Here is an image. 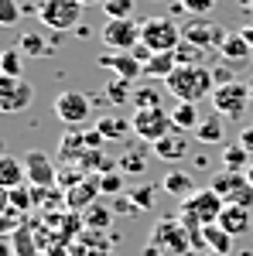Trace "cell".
Masks as SVG:
<instances>
[{
    "instance_id": "obj_6",
    "label": "cell",
    "mask_w": 253,
    "mask_h": 256,
    "mask_svg": "<svg viewBox=\"0 0 253 256\" xmlns=\"http://www.w3.org/2000/svg\"><path fill=\"white\" fill-rule=\"evenodd\" d=\"M140 41L151 52H175L181 44V28L171 18H151L140 24Z\"/></svg>"
},
{
    "instance_id": "obj_22",
    "label": "cell",
    "mask_w": 253,
    "mask_h": 256,
    "mask_svg": "<svg viewBox=\"0 0 253 256\" xmlns=\"http://www.w3.org/2000/svg\"><path fill=\"white\" fill-rule=\"evenodd\" d=\"M219 160H222V171H236V174H246V168L253 164L250 150H246L243 144H229V147H222Z\"/></svg>"
},
{
    "instance_id": "obj_26",
    "label": "cell",
    "mask_w": 253,
    "mask_h": 256,
    "mask_svg": "<svg viewBox=\"0 0 253 256\" xmlns=\"http://www.w3.org/2000/svg\"><path fill=\"white\" fill-rule=\"evenodd\" d=\"M171 120H175V130H178V134H188V130H195V126L202 123V116H198V106H195V102H175Z\"/></svg>"
},
{
    "instance_id": "obj_41",
    "label": "cell",
    "mask_w": 253,
    "mask_h": 256,
    "mask_svg": "<svg viewBox=\"0 0 253 256\" xmlns=\"http://www.w3.org/2000/svg\"><path fill=\"white\" fill-rule=\"evenodd\" d=\"M144 168H147V158H140V154H123L120 158V171H127V174H144Z\"/></svg>"
},
{
    "instance_id": "obj_39",
    "label": "cell",
    "mask_w": 253,
    "mask_h": 256,
    "mask_svg": "<svg viewBox=\"0 0 253 256\" xmlns=\"http://www.w3.org/2000/svg\"><path fill=\"white\" fill-rule=\"evenodd\" d=\"M21 14H24V7H18L14 0H0V24L4 28H14L21 20Z\"/></svg>"
},
{
    "instance_id": "obj_19",
    "label": "cell",
    "mask_w": 253,
    "mask_h": 256,
    "mask_svg": "<svg viewBox=\"0 0 253 256\" xmlns=\"http://www.w3.org/2000/svg\"><path fill=\"white\" fill-rule=\"evenodd\" d=\"M21 52L28 55V58H48V55H55V44H59V34L52 41H45L38 31H28V34H21Z\"/></svg>"
},
{
    "instance_id": "obj_46",
    "label": "cell",
    "mask_w": 253,
    "mask_h": 256,
    "mask_svg": "<svg viewBox=\"0 0 253 256\" xmlns=\"http://www.w3.org/2000/svg\"><path fill=\"white\" fill-rule=\"evenodd\" d=\"M151 55H154V52H151V48H147V44H144V41H140V44H137V48H134V58L140 62V65H144V62L151 58Z\"/></svg>"
},
{
    "instance_id": "obj_15",
    "label": "cell",
    "mask_w": 253,
    "mask_h": 256,
    "mask_svg": "<svg viewBox=\"0 0 253 256\" xmlns=\"http://www.w3.org/2000/svg\"><path fill=\"white\" fill-rule=\"evenodd\" d=\"M96 195H99V178L96 174H89V178H82L79 184H72L69 188V195H65V205L69 208H93L96 205Z\"/></svg>"
},
{
    "instance_id": "obj_14",
    "label": "cell",
    "mask_w": 253,
    "mask_h": 256,
    "mask_svg": "<svg viewBox=\"0 0 253 256\" xmlns=\"http://www.w3.org/2000/svg\"><path fill=\"white\" fill-rule=\"evenodd\" d=\"M99 68H110L117 79H127V82H137L144 76V65L134 58V52H103L96 58Z\"/></svg>"
},
{
    "instance_id": "obj_10",
    "label": "cell",
    "mask_w": 253,
    "mask_h": 256,
    "mask_svg": "<svg viewBox=\"0 0 253 256\" xmlns=\"http://www.w3.org/2000/svg\"><path fill=\"white\" fill-rule=\"evenodd\" d=\"M226 38H229V31L212 24L209 18H188V24L181 28V41H192V44L205 48V52H219Z\"/></svg>"
},
{
    "instance_id": "obj_49",
    "label": "cell",
    "mask_w": 253,
    "mask_h": 256,
    "mask_svg": "<svg viewBox=\"0 0 253 256\" xmlns=\"http://www.w3.org/2000/svg\"><path fill=\"white\" fill-rule=\"evenodd\" d=\"M82 7H93V4H106V0H79Z\"/></svg>"
},
{
    "instance_id": "obj_9",
    "label": "cell",
    "mask_w": 253,
    "mask_h": 256,
    "mask_svg": "<svg viewBox=\"0 0 253 256\" xmlns=\"http://www.w3.org/2000/svg\"><path fill=\"white\" fill-rule=\"evenodd\" d=\"M99 38L106 44V52H134L140 44V24L134 18H120V20H106Z\"/></svg>"
},
{
    "instance_id": "obj_36",
    "label": "cell",
    "mask_w": 253,
    "mask_h": 256,
    "mask_svg": "<svg viewBox=\"0 0 253 256\" xmlns=\"http://www.w3.org/2000/svg\"><path fill=\"white\" fill-rule=\"evenodd\" d=\"M202 52H205V48H198L192 41H181L175 48V62L178 65H202Z\"/></svg>"
},
{
    "instance_id": "obj_20",
    "label": "cell",
    "mask_w": 253,
    "mask_h": 256,
    "mask_svg": "<svg viewBox=\"0 0 253 256\" xmlns=\"http://www.w3.org/2000/svg\"><path fill=\"white\" fill-rule=\"evenodd\" d=\"M21 184H28V168H24V160L4 158L0 160V188L11 192V188H21Z\"/></svg>"
},
{
    "instance_id": "obj_8",
    "label": "cell",
    "mask_w": 253,
    "mask_h": 256,
    "mask_svg": "<svg viewBox=\"0 0 253 256\" xmlns=\"http://www.w3.org/2000/svg\"><path fill=\"white\" fill-rule=\"evenodd\" d=\"M222 208H226V202H222L219 192H212V188H195L192 195L181 202L178 212H188V216H195L202 226H212V222H219Z\"/></svg>"
},
{
    "instance_id": "obj_34",
    "label": "cell",
    "mask_w": 253,
    "mask_h": 256,
    "mask_svg": "<svg viewBox=\"0 0 253 256\" xmlns=\"http://www.w3.org/2000/svg\"><path fill=\"white\" fill-rule=\"evenodd\" d=\"M7 205H11L14 212H28V208H35V192H31L28 184L11 188V192H7Z\"/></svg>"
},
{
    "instance_id": "obj_5",
    "label": "cell",
    "mask_w": 253,
    "mask_h": 256,
    "mask_svg": "<svg viewBox=\"0 0 253 256\" xmlns=\"http://www.w3.org/2000/svg\"><path fill=\"white\" fill-rule=\"evenodd\" d=\"M130 126H134L137 137L147 140V144H157V140H164L168 134H175L171 110H164V106H157V110H137L134 116H130Z\"/></svg>"
},
{
    "instance_id": "obj_17",
    "label": "cell",
    "mask_w": 253,
    "mask_h": 256,
    "mask_svg": "<svg viewBox=\"0 0 253 256\" xmlns=\"http://www.w3.org/2000/svg\"><path fill=\"white\" fill-rule=\"evenodd\" d=\"M175 68H178L175 52H154L151 58L144 62V76H147V79H154V82H168Z\"/></svg>"
},
{
    "instance_id": "obj_37",
    "label": "cell",
    "mask_w": 253,
    "mask_h": 256,
    "mask_svg": "<svg viewBox=\"0 0 253 256\" xmlns=\"http://www.w3.org/2000/svg\"><path fill=\"white\" fill-rule=\"evenodd\" d=\"M103 14H106V20L130 18V14H134V0H106V4H103Z\"/></svg>"
},
{
    "instance_id": "obj_25",
    "label": "cell",
    "mask_w": 253,
    "mask_h": 256,
    "mask_svg": "<svg viewBox=\"0 0 253 256\" xmlns=\"http://www.w3.org/2000/svg\"><path fill=\"white\" fill-rule=\"evenodd\" d=\"M161 188H164L168 195H175L178 202H185V198L195 192L192 174H185V171H168V174H164V181H161Z\"/></svg>"
},
{
    "instance_id": "obj_7",
    "label": "cell",
    "mask_w": 253,
    "mask_h": 256,
    "mask_svg": "<svg viewBox=\"0 0 253 256\" xmlns=\"http://www.w3.org/2000/svg\"><path fill=\"white\" fill-rule=\"evenodd\" d=\"M212 192L222 195L226 205H239V208H253V184L246 181V174H236V171H219L212 174Z\"/></svg>"
},
{
    "instance_id": "obj_32",
    "label": "cell",
    "mask_w": 253,
    "mask_h": 256,
    "mask_svg": "<svg viewBox=\"0 0 253 256\" xmlns=\"http://www.w3.org/2000/svg\"><path fill=\"white\" fill-rule=\"evenodd\" d=\"M134 102H137V110H157V106H164V96H161L157 86H137Z\"/></svg>"
},
{
    "instance_id": "obj_16",
    "label": "cell",
    "mask_w": 253,
    "mask_h": 256,
    "mask_svg": "<svg viewBox=\"0 0 253 256\" xmlns=\"http://www.w3.org/2000/svg\"><path fill=\"white\" fill-rule=\"evenodd\" d=\"M151 154H154L157 160H168V164H175V160H181L185 154H188V140H185V134H168L164 140H157V144H151Z\"/></svg>"
},
{
    "instance_id": "obj_2",
    "label": "cell",
    "mask_w": 253,
    "mask_h": 256,
    "mask_svg": "<svg viewBox=\"0 0 253 256\" xmlns=\"http://www.w3.org/2000/svg\"><path fill=\"white\" fill-rule=\"evenodd\" d=\"M151 246H157L164 256H185L192 250V232L181 226V218H157L154 229H151V239H147Z\"/></svg>"
},
{
    "instance_id": "obj_1",
    "label": "cell",
    "mask_w": 253,
    "mask_h": 256,
    "mask_svg": "<svg viewBox=\"0 0 253 256\" xmlns=\"http://www.w3.org/2000/svg\"><path fill=\"white\" fill-rule=\"evenodd\" d=\"M168 92L178 99V102H198V99H212L215 92V79L212 68L205 65H178L171 72V79L164 82Z\"/></svg>"
},
{
    "instance_id": "obj_3",
    "label": "cell",
    "mask_w": 253,
    "mask_h": 256,
    "mask_svg": "<svg viewBox=\"0 0 253 256\" xmlns=\"http://www.w3.org/2000/svg\"><path fill=\"white\" fill-rule=\"evenodd\" d=\"M82 4L79 0H41L38 4V20L45 28H52L55 34L59 31H76L79 24H82Z\"/></svg>"
},
{
    "instance_id": "obj_28",
    "label": "cell",
    "mask_w": 253,
    "mask_h": 256,
    "mask_svg": "<svg viewBox=\"0 0 253 256\" xmlns=\"http://www.w3.org/2000/svg\"><path fill=\"white\" fill-rule=\"evenodd\" d=\"M113 208H103V205H93V208H86V216H82V226L86 229H93V232H106L110 226H113Z\"/></svg>"
},
{
    "instance_id": "obj_47",
    "label": "cell",
    "mask_w": 253,
    "mask_h": 256,
    "mask_svg": "<svg viewBox=\"0 0 253 256\" xmlns=\"http://www.w3.org/2000/svg\"><path fill=\"white\" fill-rule=\"evenodd\" d=\"M243 38L250 41V48H253V20H250V24H246V28H243Z\"/></svg>"
},
{
    "instance_id": "obj_40",
    "label": "cell",
    "mask_w": 253,
    "mask_h": 256,
    "mask_svg": "<svg viewBox=\"0 0 253 256\" xmlns=\"http://www.w3.org/2000/svg\"><path fill=\"white\" fill-rule=\"evenodd\" d=\"M99 192H106V195H123V178H120L117 171L99 174Z\"/></svg>"
},
{
    "instance_id": "obj_45",
    "label": "cell",
    "mask_w": 253,
    "mask_h": 256,
    "mask_svg": "<svg viewBox=\"0 0 253 256\" xmlns=\"http://www.w3.org/2000/svg\"><path fill=\"white\" fill-rule=\"evenodd\" d=\"M239 144H243V147L253 154V123H246V126L239 130Z\"/></svg>"
},
{
    "instance_id": "obj_51",
    "label": "cell",
    "mask_w": 253,
    "mask_h": 256,
    "mask_svg": "<svg viewBox=\"0 0 253 256\" xmlns=\"http://www.w3.org/2000/svg\"><path fill=\"white\" fill-rule=\"evenodd\" d=\"M209 256H222V253H209Z\"/></svg>"
},
{
    "instance_id": "obj_29",
    "label": "cell",
    "mask_w": 253,
    "mask_h": 256,
    "mask_svg": "<svg viewBox=\"0 0 253 256\" xmlns=\"http://www.w3.org/2000/svg\"><path fill=\"white\" fill-rule=\"evenodd\" d=\"M134 82H127V79H117V76H113V79L106 82V99H110V102H113V106H123V102H134Z\"/></svg>"
},
{
    "instance_id": "obj_43",
    "label": "cell",
    "mask_w": 253,
    "mask_h": 256,
    "mask_svg": "<svg viewBox=\"0 0 253 256\" xmlns=\"http://www.w3.org/2000/svg\"><path fill=\"white\" fill-rule=\"evenodd\" d=\"M113 212H117V216H134V212H137L134 198H130V195H117V202H113Z\"/></svg>"
},
{
    "instance_id": "obj_50",
    "label": "cell",
    "mask_w": 253,
    "mask_h": 256,
    "mask_svg": "<svg viewBox=\"0 0 253 256\" xmlns=\"http://www.w3.org/2000/svg\"><path fill=\"white\" fill-rule=\"evenodd\" d=\"M246 181H250V184H253V164H250V168H246Z\"/></svg>"
},
{
    "instance_id": "obj_12",
    "label": "cell",
    "mask_w": 253,
    "mask_h": 256,
    "mask_svg": "<svg viewBox=\"0 0 253 256\" xmlns=\"http://www.w3.org/2000/svg\"><path fill=\"white\" fill-rule=\"evenodd\" d=\"M31 99H35V86L28 79H11V76L0 79V110H4V113H21V110H28Z\"/></svg>"
},
{
    "instance_id": "obj_52",
    "label": "cell",
    "mask_w": 253,
    "mask_h": 256,
    "mask_svg": "<svg viewBox=\"0 0 253 256\" xmlns=\"http://www.w3.org/2000/svg\"><path fill=\"white\" fill-rule=\"evenodd\" d=\"M250 92H253V79H250Z\"/></svg>"
},
{
    "instance_id": "obj_44",
    "label": "cell",
    "mask_w": 253,
    "mask_h": 256,
    "mask_svg": "<svg viewBox=\"0 0 253 256\" xmlns=\"http://www.w3.org/2000/svg\"><path fill=\"white\" fill-rule=\"evenodd\" d=\"M82 137H86V150H99V147L106 144V137L99 134L96 126H93V130H82Z\"/></svg>"
},
{
    "instance_id": "obj_24",
    "label": "cell",
    "mask_w": 253,
    "mask_h": 256,
    "mask_svg": "<svg viewBox=\"0 0 253 256\" xmlns=\"http://www.w3.org/2000/svg\"><path fill=\"white\" fill-rule=\"evenodd\" d=\"M202 239H205V250L209 253H222V256H229V250H233V236L219 226V222H212V226H205L202 229Z\"/></svg>"
},
{
    "instance_id": "obj_4",
    "label": "cell",
    "mask_w": 253,
    "mask_h": 256,
    "mask_svg": "<svg viewBox=\"0 0 253 256\" xmlns=\"http://www.w3.org/2000/svg\"><path fill=\"white\" fill-rule=\"evenodd\" d=\"M253 102L250 82H226V86H215L212 92V110L226 120H243L246 116V106Z\"/></svg>"
},
{
    "instance_id": "obj_13",
    "label": "cell",
    "mask_w": 253,
    "mask_h": 256,
    "mask_svg": "<svg viewBox=\"0 0 253 256\" xmlns=\"http://www.w3.org/2000/svg\"><path fill=\"white\" fill-rule=\"evenodd\" d=\"M24 168H28V184L31 188H55L59 181V168L45 150H28L24 154Z\"/></svg>"
},
{
    "instance_id": "obj_38",
    "label": "cell",
    "mask_w": 253,
    "mask_h": 256,
    "mask_svg": "<svg viewBox=\"0 0 253 256\" xmlns=\"http://www.w3.org/2000/svg\"><path fill=\"white\" fill-rule=\"evenodd\" d=\"M215 4H219V0H181V7H185L188 18H209L215 10Z\"/></svg>"
},
{
    "instance_id": "obj_23",
    "label": "cell",
    "mask_w": 253,
    "mask_h": 256,
    "mask_svg": "<svg viewBox=\"0 0 253 256\" xmlns=\"http://www.w3.org/2000/svg\"><path fill=\"white\" fill-rule=\"evenodd\" d=\"M219 55H222L226 62H246L253 55V48H250V41L243 38V31H229V38L222 41Z\"/></svg>"
},
{
    "instance_id": "obj_48",
    "label": "cell",
    "mask_w": 253,
    "mask_h": 256,
    "mask_svg": "<svg viewBox=\"0 0 253 256\" xmlns=\"http://www.w3.org/2000/svg\"><path fill=\"white\" fill-rule=\"evenodd\" d=\"M236 4H239V7H243V10H246V14L253 18V0H236Z\"/></svg>"
},
{
    "instance_id": "obj_11",
    "label": "cell",
    "mask_w": 253,
    "mask_h": 256,
    "mask_svg": "<svg viewBox=\"0 0 253 256\" xmlns=\"http://www.w3.org/2000/svg\"><path fill=\"white\" fill-rule=\"evenodd\" d=\"M55 116L62 123H69V126H79V123H86L89 120V110H93V102L86 92H76V89H69V92H59L55 96Z\"/></svg>"
},
{
    "instance_id": "obj_27",
    "label": "cell",
    "mask_w": 253,
    "mask_h": 256,
    "mask_svg": "<svg viewBox=\"0 0 253 256\" xmlns=\"http://www.w3.org/2000/svg\"><path fill=\"white\" fill-rule=\"evenodd\" d=\"M96 130H99L106 140H123L127 134H134L130 120H120V116H99V120H96Z\"/></svg>"
},
{
    "instance_id": "obj_30",
    "label": "cell",
    "mask_w": 253,
    "mask_h": 256,
    "mask_svg": "<svg viewBox=\"0 0 253 256\" xmlns=\"http://www.w3.org/2000/svg\"><path fill=\"white\" fill-rule=\"evenodd\" d=\"M11 246H14V256H38V239H35L31 229H28V222L11 236Z\"/></svg>"
},
{
    "instance_id": "obj_42",
    "label": "cell",
    "mask_w": 253,
    "mask_h": 256,
    "mask_svg": "<svg viewBox=\"0 0 253 256\" xmlns=\"http://www.w3.org/2000/svg\"><path fill=\"white\" fill-rule=\"evenodd\" d=\"M212 79H215V86H226V82H236L233 68H229V62H222V65H212Z\"/></svg>"
},
{
    "instance_id": "obj_35",
    "label": "cell",
    "mask_w": 253,
    "mask_h": 256,
    "mask_svg": "<svg viewBox=\"0 0 253 256\" xmlns=\"http://www.w3.org/2000/svg\"><path fill=\"white\" fill-rule=\"evenodd\" d=\"M127 195L134 198L137 212H147V208H154V198H157V188L154 184H137V188H130Z\"/></svg>"
},
{
    "instance_id": "obj_21",
    "label": "cell",
    "mask_w": 253,
    "mask_h": 256,
    "mask_svg": "<svg viewBox=\"0 0 253 256\" xmlns=\"http://www.w3.org/2000/svg\"><path fill=\"white\" fill-rule=\"evenodd\" d=\"M222 120H226V116H219V113H212V116H202V123L192 130L195 140H198V144H205V147H209V144H222V137H226Z\"/></svg>"
},
{
    "instance_id": "obj_18",
    "label": "cell",
    "mask_w": 253,
    "mask_h": 256,
    "mask_svg": "<svg viewBox=\"0 0 253 256\" xmlns=\"http://www.w3.org/2000/svg\"><path fill=\"white\" fill-rule=\"evenodd\" d=\"M219 226L229 232V236H246L250 232V208H239V205H226L222 216H219Z\"/></svg>"
},
{
    "instance_id": "obj_33",
    "label": "cell",
    "mask_w": 253,
    "mask_h": 256,
    "mask_svg": "<svg viewBox=\"0 0 253 256\" xmlns=\"http://www.w3.org/2000/svg\"><path fill=\"white\" fill-rule=\"evenodd\" d=\"M0 72L11 76V79H21V72H24V52L21 48H7L0 55Z\"/></svg>"
},
{
    "instance_id": "obj_31",
    "label": "cell",
    "mask_w": 253,
    "mask_h": 256,
    "mask_svg": "<svg viewBox=\"0 0 253 256\" xmlns=\"http://www.w3.org/2000/svg\"><path fill=\"white\" fill-rule=\"evenodd\" d=\"M59 150H62V158L65 160H82V154H86V137H82V130H69L65 137H62L59 144Z\"/></svg>"
}]
</instances>
